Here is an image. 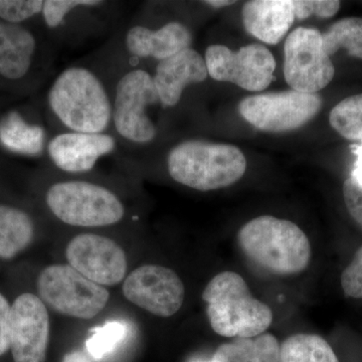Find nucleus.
Masks as SVG:
<instances>
[{"label":"nucleus","mask_w":362,"mask_h":362,"mask_svg":"<svg viewBox=\"0 0 362 362\" xmlns=\"http://www.w3.org/2000/svg\"><path fill=\"white\" fill-rule=\"evenodd\" d=\"M243 23L247 32L268 45H277L295 20L293 0H252L243 6Z\"/></svg>","instance_id":"nucleus-17"},{"label":"nucleus","mask_w":362,"mask_h":362,"mask_svg":"<svg viewBox=\"0 0 362 362\" xmlns=\"http://www.w3.org/2000/svg\"><path fill=\"white\" fill-rule=\"evenodd\" d=\"M166 165L175 182L199 192H211L240 180L246 173L247 160L233 145L190 139L170 149Z\"/></svg>","instance_id":"nucleus-4"},{"label":"nucleus","mask_w":362,"mask_h":362,"mask_svg":"<svg viewBox=\"0 0 362 362\" xmlns=\"http://www.w3.org/2000/svg\"><path fill=\"white\" fill-rule=\"evenodd\" d=\"M343 291L347 297L362 298V247L356 252L350 265L341 275Z\"/></svg>","instance_id":"nucleus-28"},{"label":"nucleus","mask_w":362,"mask_h":362,"mask_svg":"<svg viewBox=\"0 0 362 362\" xmlns=\"http://www.w3.org/2000/svg\"><path fill=\"white\" fill-rule=\"evenodd\" d=\"M119 143L112 133L59 131L47 141L45 153L54 168L69 175H83L96 168L98 162L115 153Z\"/></svg>","instance_id":"nucleus-14"},{"label":"nucleus","mask_w":362,"mask_h":362,"mask_svg":"<svg viewBox=\"0 0 362 362\" xmlns=\"http://www.w3.org/2000/svg\"><path fill=\"white\" fill-rule=\"evenodd\" d=\"M127 334L128 327L125 323L109 321L92 330V335L86 342V347L93 358L100 361L111 354L124 341Z\"/></svg>","instance_id":"nucleus-26"},{"label":"nucleus","mask_w":362,"mask_h":362,"mask_svg":"<svg viewBox=\"0 0 362 362\" xmlns=\"http://www.w3.org/2000/svg\"><path fill=\"white\" fill-rule=\"evenodd\" d=\"M40 300L52 310L74 318L89 319L103 311L110 293L70 265L47 267L37 278Z\"/></svg>","instance_id":"nucleus-7"},{"label":"nucleus","mask_w":362,"mask_h":362,"mask_svg":"<svg viewBox=\"0 0 362 362\" xmlns=\"http://www.w3.org/2000/svg\"><path fill=\"white\" fill-rule=\"evenodd\" d=\"M343 197L350 216L362 228V185L351 176L344 181Z\"/></svg>","instance_id":"nucleus-29"},{"label":"nucleus","mask_w":362,"mask_h":362,"mask_svg":"<svg viewBox=\"0 0 362 362\" xmlns=\"http://www.w3.org/2000/svg\"><path fill=\"white\" fill-rule=\"evenodd\" d=\"M47 141L44 126L28 122L18 112H9L0 119V144L8 151L39 156L47 149Z\"/></svg>","instance_id":"nucleus-19"},{"label":"nucleus","mask_w":362,"mask_h":362,"mask_svg":"<svg viewBox=\"0 0 362 362\" xmlns=\"http://www.w3.org/2000/svg\"><path fill=\"white\" fill-rule=\"evenodd\" d=\"M66 257L71 268L103 287L118 284L127 272L122 247L115 240L96 233L73 238L66 246Z\"/></svg>","instance_id":"nucleus-12"},{"label":"nucleus","mask_w":362,"mask_h":362,"mask_svg":"<svg viewBox=\"0 0 362 362\" xmlns=\"http://www.w3.org/2000/svg\"><path fill=\"white\" fill-rule=\"evenodd\" d=\"M280 343L270 333L258 337L235 338L214 352V362H279Z\"/></svg>","instance_id":"nucleus-20"},{"label":"nucleus","mask_w":362,"mask_h":362,"mask_svg":"<svg viewBox=\"0 0 362 362\" xmlns=\"http://www.w3.org/2000/svg\"><path fill=\"white\" fill-rule=\"evenodd\" d=\"M45 0H0V20L21 25L42 16Z\"/></svg>","instance_id":"nucleus-27"},{"label":"nucleus","mask_w":362,"mask_h":362,"mask_svg":"<svg viewBox=\"0 0 362 362\" xmlns=\"http://www.w3.org/2000/svg\"><path fill=\"white\" fill-rule=\"evenodd\" d=\"M340 4L337 0H313L314 14L318 18H332L339 11Z\"/></svg>","instance_id":"nucleus-31"},{"label":"nucleus","mask_w":362,"mask_h":362,"mask_svg":"<svg viewBox=\"0 0 362 362\" xmlns=\"http://www.w3.org/2000/svg\"><path fill=\"white\" fill-rule=\"evenodd\" d=\"M54 126L66 132L112 133V82L88 65H73L57 75L47 92Z\"/></svg>","instance_id":"nucleus-1"},{"label":"nucleus","mask_w":362,"mask_h":362,"mask_svg":"<svg viewBox=\"0 0 362 362\" xmlns=\"http://www.w3.org/2000/svg\"><path fill=\"white\" fill-rule=\"evenodd\" d=\"M120 69L112 82V134L119 146L137 150L156 139L151 112L160 100L153 76L144 66L127 59Z\"/></svg>","instance_id":"nucleus-2"},{"label":"nucleus","mask_w":362,"mask_h":362,"mask_svg":"<svg viewBox=\"0 0 362 362\" xmlns=\"http://www.w3.org/2000/svg\"><path fill=\"white\" fill-rule=\"evenodd\" d=\"M238 242L252 263L274 275H295L310 263L311 245L303 230L273 216L250 221L238 233Z\"/></svg>","instance_id":"nucleus-3"},{"label":"nucleus","mask_w":362,"mask_h":362,"mask_svg":"<svg viewBox=\"0 0 362 362\" xmlns=\"http://www.w3.org/2000/svg\"><path fill=\"white\" fill-rule=\"evenodd\" d=\"M126 58L132 63L164 61L192 47V33L178 21H169L158 28L135 21L123 35Z\"/></svg>","instance_id":"nucleus-15"},{"label":"nucleus","mask_w":362,"mask_h":362,"mask_svg":"<svg viewBox=\"0 0 362 362\" xmlns=\"http://www.w3.org/2000/svg\"><path fill=\"white\" fill-rule=\"evenodd\" d=\"M329 122L345 139L362 141V93L339 102L330 112Z\"/></svg>","instance_id":"nucleus-25"},{"label":"nucleus","mask_w":362,"mask_h":362,"mask_svg":"<svg viewBox=\"0 0 362 362\" xmlns=\"http://www.w3.org/2000/svg\"><path fill=\"white\" fill-rule=\"evenodd\" d=\"M202 300L211 328L221 337H258L273 321L270 307L252 296L246 281L235 272L214 276L202 292Z\"/></svg>","instance_id":"nucleus-5"},{"label":"nucleus","mask_w":362,"mask_h":362,"mask_svg":"<svg viewBox=\"0 0 362 362\" xmlns=\"http://www.w3.org/2000/svg\"><path fill=\"white\" fill-rule=\"evenodd\" d=\"M11 304L0 293V356L11 349L9 343V326H11Z\"/></svg>","instance_id":"nucleus-30"},{"label":"nucleus","mask_w":362,"mask_h":362,"mask_svg":"<svg viewBox=\"0 0 362 362\" xmlns=\"http://www.w3.org/2000/svg\"><path fill=\"white\" fill-rule=\"evenodd\" d=\"M40 52L32 30L0 20V77L11 82L28 77Z\"/></svg>","instance_id":"nucleus-18"},{"label":"nucleus","mask_w":362,"mask_h":362,"mask_svg":"<svg viewBox=\"0 0 362 362\" xmlns=\"http://www.w3.org/2000/svg\"><path fill=\"white\" fill-rule=\"evenodd\" d=\"M209 77L228 82L250 92H261L273 81L276 61L265 45L252 44L233 52L226 45H211L204 54Z\"/></svg>","instance_id":"nucleus-9"},{"label":"nucleus","mask_w":362,"mask_h":362,"mask_svg":"<svg viewBox=\"0 0 362 362\" xmlns=\"http://www.w3.org/2000/svg\"><path fill=\"white\" fill-rule=\"evenodd\" d=\"M62 362H93L89 357L81 351H71L66 354Z\"/></svg>","instance_id":"nucleus-32"},{"label":"nucleus","mask_w":362,"mask_h":362,"mask_svg":"<svg viewBox=\"0 0 362 362\" xmlns=\"http://www.w3.org/2000/svg\"><path fill=\"white\" fill-rule=\"evenodd\" d=\"M204 4L214 7V8H221V7L233 6L235 1H233V0H209V1H204Z\"/></svg>","instance_id":"nucleus-34"},{"label":"nucleus","mask_w":362,"mask_h":362,"mask_svg":"<svg viewBox=\"0 0 362 362\" xmlns=\"http://www.w3.org/2000/svg\"><path fill=\"white\" fill-rule=\"evenodd\" d=\"M162 108H173L189 86L209 77L204 57L192 47L156 64L152 74Z\"/></svg>","instance_id":"nucleus-16"},{"label":"nucleus","mask_w":362,"mask_h":362,"mask_svg":"<svg viewBox=\"0 0 362 362\" xmlns=\"http://www.w3.org/2000/svg\"><path fill=\"white\" fill-rule=\"evenodd\" d=\"M279 362H339L329 343L315 334L292 335L280 344Z\"/></svg>","instance_id":"nucleus-23"},{"label":"nucleus","mask_w":362,"mask_h":362,"mask_svg":"<svg viewBox=\"0 0 362 362\" xmlns=\"http://www.w3.org/2000/svg\"><path fill=\"white\" fill-rule=\"evenodd\" d=\"M49 316L40 297L25 293L11 305L9 343L14 362H44L49 342Z\"/></svg>","instance_id":"nucleus-13"},{"label":"nucleus","mask_w":362,"mask_h":362,"mask_svg":"<svg viewBox=\"0 0 362 362\" xmlns=\"http://www.w3.org/2000/svg\"><path fill=\"white\" fill-rule=\"evenodd\" d=\"M45 204L59 221L78 228H103L120 223L125 206L110 188L83 180L54 181Z\"/></svg>","instance_id":"nucleus-6"},{"label":"nucleus","mask_w":362,"mask_h":362,"mask_svg":"<svg viewBox=\"0 0 362 362\" xmlns=\"http://www.w3.org/2000/svg\"><path fill=\"white\" fill-rule=\"evenodd\" d=\"M107 4L102 0H45L42 18L54 35H62L64 30L92 16Z\"/></svg>","instance_id":"nucleus-22"},{"label":"nucleus","mask_w":362,"mask_h":362,"mask_svg":"<svg viewBox=\"0 0 362 362\" xmlns=\"http://www.w3.org/2000/svg\"><path fill=\"white\" fill-rule=\"evenodd\" d=\"M322 47L329 57L345 49L350 56L362 59V18H342L333 23L322 33Z\"/></svg>","instance_id":"nucleus-24"},{"label":"nucleus","mask_w":362,"mask_h":362,"mask_svg":"<svg viewBox=\"0 0 362 362\" xmlns=\"http://www.w3.org/2000/svg\"><path fill=\"white\" fill-rule=\"evenodd\" d=\"M122 290L131 303L159 317L175 315L185 301L182 281L163 266L139 267L126 278Z\"/></svg>","instance_id":"nucleus-11"},{"label":"nucleus","mask_w":362,"mask_h":362,"mask_svg":"<svg viewBox=\"0 0 362 362\" xmlns=\"http://www.w3.org/2000/svg\"><path fill=\"white\" fill-rule=\"evenodd\" d=\"M322 98L317 93L295 90L261 93L243 99L239 112L259 130L287 132L302 127L321 111Z\"/></svg>","instance_id":"nucleus-8"},{"label":"nucleus","mask_w":362,"mask_h":362,"mask_svg":"<svg viewBox=\"0 0 362 362\" xmlns=\"http://www.w3.org/2000/svg\"><path fill=\"white\" fill-rule=\"evenodd\" d=\"M35 223L25 211L0 204V258L11 259L32 244Z\"/></svg>","instance_id":"nucleus-21"},{"label":"nucleus","mask_w":362,"mask_h":362,"mask_svg":"<svg viewBox=\"0 0 362 362\" xmlns=\"http://www.w3.org/2000/svg\"><path fill=\"white\" fill-rule=\"evenodd\" d=\"M209 362H214V361H209Z\"/></svg>","instance_id":"nucleus-35"},{"label":"nucleus","mask_w":362,"mask_h":362,"mask_svg":"<svg viewBox=\"0 0 362 362\" xmlns=\"http://www.w3.org/2000/svg\"><path fill=\"white\" fill-rule=\"evenodd\" d=\"M284 54V77L292 90L317 93L334 77V66L323 49L322 33L316 28L293 30L286 40Z\"/></svg>","instance_id":"nucleus-10"},{"label":"nucleus","mask_w":362,"mask_h":362,"mask_svg":"<svg viewBox=\"0 0 362 362\" xmlns=\"http://www.w3.org/2000/svg\"><path fill=\"white\" fill-rule=\"evenodd\" d=\"M351 177L354 178L359 185H362V156H357L356 168H354Z\"/></svg>","instance_id":"nucleus-33"}]
</instances>
